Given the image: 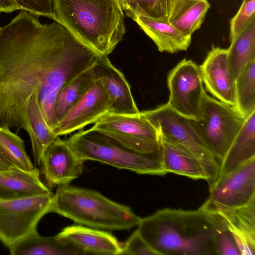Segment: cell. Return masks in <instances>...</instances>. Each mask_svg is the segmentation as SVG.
<instances>
[{"label": "cell", "mask_w": 255, "mask_h": 255, "mask_svg": "<svg viewBox=\"0 0 255 255\" xmlns=\"http://www.w3.org/2000/svg\"><path fill=\"white\" fill-rule=\"evenodd\" d=\"M22 10L0 34V126L27 129L31 96L38 98L53 130V107L60 89L93 66L98 54L59 22L42 24Z\"/></svg>", "instance_id": "6da1fadb"}, {"label": "cell", "mask_w": 255, "mask_h": 255, "mask_svg": "<svg viewBox=\"0 0 255 255\" xmlns=\"http://www.w3.org/2000/svg\"><path fill=\"white\" fill-rule=\"evenodd\" d=\"M137 230L157 255H216L206 211L163 208L140 218Z\"/></svg>", "instance_id": "7a4b0ae2"}, {"label": "cell", "mask_w": 255, "mask_h": 255, "mask_svg": "<svg viewBox=\"0 0 255 255\" xmlns=\"http://www.w3.org/2000/svg\"><path fill=\"white\" fill-rule=\"evenodd\" d=\"M56 20L99 55L108 56L126 33L118 0H53Z\"/></svg>", "instance_id": "3957f363"}, {"label": "cell", "mask_w": 255, "mask_h": 255, "mask_svg": "<svg viewBox=\"0 0 255 255\" xmlns=\"http://www.w3.org/2000/svg\"><path fill=\"white\" fill-rule=\"evenodd\" d=\"M50 212L75 223L104 231H123L137 226L140 217L128 206L95 190L69 184L57 186Z\"/></svg>", "instance_id": "277c9868"}, {"label": "cell", "mask_w": 255, "mask_h": 255, "mask_svg": "<svg viewBox=\"0 0 255 255\" xmlns=\"http://www.w3.org/2000/svg\"><path fill=\"white\" fill-rule=\"evenodd\" d=\"M65 140L85 161H98L139 174H167L158 155L134 152L90 128L79 130Z\"/></svg>", "instance_id": "5b68a950"}, {"label": "cell", "mask_w": 255, "mask_h": 255, "mask_svg": "<svg viewBox=\"0 0 255 255\" xmlns=\"http://www.w3.org/2000/svg\"><path fill=\"white\" fill-rule=\"evenodd\" d=\"M141 113L159 135L180 145L198 159L206 172L209 186L216 180L219 162L200 137L190 119L176 112L167 103Z\"/></svg>", "instance_id": "8992f818"}, {"label": "cell", "mask_w": 255, "mask_h": 255, "mask_svg": "<svg viewBox=\"0 0 255 255\" xmlns=\"http://www.w3.org/2000/svg\"><path fill=\"white\" fill-rule=\"evenodd\" d=\"M245 119L235 108L205 93L200 119L191 122L204 143L220 162Z\"/></svg>", "instance_id": "52a82bcc"}, {"label": "cell", "mask_w": 255, "mask_h": 255, "mask_svg": "<svg viewBox=\"0 0 255 255\" xmlns=\"http://www.w3.org/2000/svg\"><path fill=\"white\" fill-rule=\"evenodd\" d=\"M90 128L134 152L159 155L158 132L141 112L133 115L110 112L103 116Z\"/></svg>", "instance_id": "ba28073f"}, {"label": "cell", "mask_w": 255, "mask_h": 255, "mask_svg": "<svg viewBox=\"0 0 255 255\" xmlns=\"http://www.w3.org/2000/svg\"><path fill=\"white\" fill-rule=\"evenodd\" d=\"M53 195L0 200V241L2 244L8 249L37 231L39 222L50 212Z\"/></svg>", "instance_id": "9c48e42d"}, {"label": "cell", "mask_w": 255, "mask_h": 255, "mask_svg": "<svg viewBox=\"0 0 255 255\" xmlns=\"http://www.w3.org/2000/svg\"><path fill=\"white\" fill-rule=\"evenodd\" d=\"M169 106L191 120L200 118L206 93L199 67L192 60L180 61L168 73Z\"/></svg>", "instance_id": "30bf717a"}, {"label": "cell", "mask_w": 255, "mask_h": 255, "mask_svg": "<svg viewBox=\"0 0 255 255\" xmlns=\"http://www.w3.org/2000/svg\"><path fill=\"white\" fill-rule=\"evenodd\" d=\"M209 187L206 200L220 210L244 206L255 198V157L234 171L218 177Z\"/></svg>", "instance_id": "8fae6325"}, {"label": "cell", "mask_w": 255, "mask_h": 255, "mask_svg": "<svg viewBox=\"0 0 255 255\" xmlns=\"http://www.w3.org/2000/svg\"><path fill=\"white\" fill-rule=\"evenodd\" d=\"M111 110L108 94L100 80L95 78L81 99L57 124L54 131L58 136L71 134L94 124Z\"/></svg>", "instance_id": "7c38bea8"}, {"label": "cell", "mask_w": 255, "mask_h": 255, "mask_svg": "<svg viewBox=\"0 0 255 255\" xmlns=\"http://www.w3.org/2000/svg\"><path fill=\"white\" fill-rule=\"evenodd\" d=\"M84 162L65 140L58 136L42 155L40 172L48 187L67 184L82 174Z\"/></svg>", "instance_id": "4fadbf2b"}, {"label": "cell", "mask_w": 255, "mask_h": 255, "mask_svg": "<svg viewBox=\"0 0 255 255\" xmlns=\"http://www.w3.org/2000/svg\"><path fill=\"white\" fill-rule=\"evenodd\" d=\"M199 67L206 90L218 100L234 106L236 80L230 70L228 49L213 45Z\"/></svg>", "instance_id": "5bb4252c"}, {"label": "cell", "mask_w": 255, "mask_h": 255, "mask_svg": "<svg viewBox=\"0 0 255 255\" xmlns=\"http://www.w3.org/2000/svg\"><path fill=\"white\" fill-rule=\"evenodd\" d=\"M93 67L95 78L100 80L110 99L111 113L133 115L140 112L129 85L108 56L99 55Z\"/></svg>", "instance_id": "9a60e30c"}, {"label": "cell", "mask_w": 255, "mask_h": 255, "mask_svg": "<svg viewBox=\"0 0 255 255\" xmlns=\"http://www.w3.org/2000/svg\"><path fill=\"white\" fill-rule=\"evenodd\" d=\"M60 237L78 248L83 255H122L123 249L117 239L104 230L74 225L64 228Z\"/></svg>", "instance_id": "2e32d148"}, {"label": "cell", "mask_w": 255, "mask_h": 255, "mask_svg": "<svg viewBox=\"0 0 255 255\" xmlns=\"http://www.w3.org/2000/svg\"><path fill=\"white\" fill-rule=\"evenodd\" d=\"M154 42L159 51L175 53L186 50L191 42L187 36L167 21L135 12L130 17Z\"/></svg>", "instance_id": "e0dca14e"}, {"label": "cell", "mask_w": 255, "mask_h": 255, "mask_svg": "<svg viewBox=\"0 0 255 255\" xmlns=\"http://www.w3.org/2000/svg\"><path fill=\"white\" fill-rule=\"evenodd\" d=\"M214 208L225 220L241 255H255V198L237 208L220 210Z\"/></svg>", "instance_id": "ac0fdd59"}, {"label": "cell", "mask_w": 255, "mask_h": 255, "mask_svg": "<svg viewBox=\"0 0 255 255\" xmlns=\"http://www.w3.org/2000/svg\"><path fill=\"white\" fill-rule=\"evenodd\" d=\"M0 192L5 199L43 195H53L40 178L35 167L26 170L16 166L0 170Z\"/></svg>", "instance_id": "d6986e66"}, {"label": "cell", "mask_w": 255, "mask_h": 255, "mask_svg": "<svg viewBox=\"0 0 255 255\" xmlns=\"http://www.w3.org/2000/svg\"><path fill=\"white\" fill-rule=\"evenodd\" d=\"M159 138V157L167 173H173L207 181L206 172L195 156L176 143L160 135Z\"/></svg>", "instance_id": "ffe728a7"}, {"label": "cell", "mask_w": 255, "mask_h": 255, "mask_svg": "<svg viewBox=\"0 0 255 255\" xmlns=\"http://www.w3.org/2000/svg\"><path fill=\"white\" fill-rule=\"evenodd\" d=\"M254 157H255V111L245 119L242 127L226 155L220 162L218 177L234 171Z\"/></svg>", "instance_id": "44dd1931"}, {"label": "cell", "mask_w": 255, "mask_h": 255, "mask_svg": "<svg viewBox=\"0 0 255 255\" xmlns=\"http://www.w3.org/2000/svg\"><path fill=\"white\" fill-rule=\"evenodd\" d=\"M11 255H83L75 246L60 237H42L37 231L8 248Z\"/></svg>", "instance_id": "7402d4cb"}, {"label": "cell", "mask_w": 255, "mask_h": 255, "mask_svg": "<svg viewBox=\"0 0 255 255\" xmlns=\"http://www.w3.org/2000/svg\"><path fill=\"white\" fill-rule=\"evenodd\" d=\"M27 116L26 132L30 139L34 164L38 166L45 149L58 136L46 123L35 95L30 99Z\"/></svg>", "instance_id": "603a6c76"}, {"label": "cell", "mask_w": 255, "mask_h": 255, "mask_svg": "<svg viewBox=\"0 0 255 255\" xmlns=\"http://www.w3.org/2000/svg\"><path fill=\"white\" fill-rule=\"evenodd\" d=\"M93 67L70 81L58 93L53 107L54 116L57 124L77 104L94 83L95 77Z\"/></svg>", "instance_id": "cb8c5ba5"}, {"label": "cell", "mask_w": 255, "mask_h": 255, "mask_svg": "<svg viewBox=\"0 0 255 255\" xmlns=\"http://www.w3.org/2000/svg\"><path fill=\"white\" fill-rule=\"evenodd\" d=\"M210 7L208 0H180L168 21L187 36L199 29Z\"/></svg>", "instance_id": "d4e9b609"}, {"label": "cell", "mask_w": 255, "mask_h": 255, "mask_svg": "<svg viewBox=\"0 0 255 255\" xmlns=\"http://www.w3.org/2000/svg\"><path fill=\"white\" fill-rule=\"evenodd\" d=\"M232 74L236 80L247 65L255 60V20L228 48Z\"/></svg>", "instance_id": "484cf974"}, {"label": "cell", "mask_w": 255, "mask_h": 255, "mask_svg": "<svg viewBox=\"0 0 255 255\" xmlns=\"http://www.w3.org/2000/svg\"><path fill=\"white\" fill-rule=\"evenodd\" d=\"M233 107L244 119L255 111V60L249 63L236 79Z\"/></svg>", "instance_id": "4316f807"}, {"label": "cell", "mask_w": 255, "mask_h": 255, "mask_svg": "<svg viewBox=\"0 0 255 255\" xmlns=\"http://www.w3.org/2000/svg\"><path fill=\"white\" fill-rule=\"evenodd\" d=\"M201 207L207 213L212 226L216 255H241L224 218L207 201Z\"/></svg>", "instance_id": "83f0119b"}, {"label": "cell", "mask_w": 255, "mask_h": 255, "mask_svg": "<svg viewBox=\"0 0 255 255\" xmlns=\"http://www.w3.org/2000/svg\"><path fill=\"white\" fill-rule=\"evenodd\" d=\"M0 151L16 167L26 170L35 168L26 153L24 140L7 127L0 126Z\"/></svg>", "instance_id": "f1b7e54d"}, {"label": "cell", "mask_w": 255, "mask_h": 255, "mask_svg": "<svg viewBox=\"0 0 255 255\" xmlns=\"http://www.w3.org/2000/svg\"><path fill=\"white\" fill-rule=\"evenodd\" d=\"M180 0H134L126 12L130 17L135 12H142L150 16L168 22Z\"/></svg>", "instance_id": "f546056e"}, {"label": "cell", "mask_w": 255, "mask_h": 255, "mask_svg": "<svg viewBox=\"0 0 255 255\" xmlns=\"http://www.w3.org/2000/svg\"><path fill=\"white\" fill-rule=\"evenodd\" d=\"M255 20V0L243 1L237 13L230 22V42L237 39Z\"/></svg>", "instance_id": "4dcf8cb0"}, {"label": "cell", "mask_w": 255, "mask_h": 255, "mask_svg": "<svg viewBox=\"0 0 255 255\" xmlns=\"http://www.w3.org/2000/svg\"><path fill=\"white\" fill-rule=\"evenodd\" d=\"M18 9L54 20L53 0H13Z\"/></svg>", "instance_id": "1f68e13d"}, {"label": "cell", "mask_w": 255, "mask_h": 255, "mask_svg": "<svg viewBox=\"0 0 255 255\" xmlns=\"http://www.w3.org/2000/svg\"><path fill=\"white\" fill-rule=\"evenodd\" d=\"M122 255H157L147 244L136 229L122 244Z\"/></svg>", "instance_id": "d6a6232c"}, {"label": "cell", "mask_w": 255, "mask_h": 255, "mask_svg": "<svg viewBox=\"0 0 255 255\" xmlns=\"http://www.w3.org/2000/svg\"><path fill=\"white\" fill-rule=\"evenodd\" d=\"M17 9L13 0H0V12H10Z\"/></svg>", "instance_id": "836d02e7"}, {"label": "cell", "mask_w": 255, "mask_h": 255, "mask_svg": "<svg viewBox=\"0 0 255 255\" xmlns=\"http://www.w3.org/2000/svg\"><path fill=\"white\" fill-rule=\"evenodd\" d=\"M12 166L14 165L0 151V170L8 169Z\"/></svg>", "instance_id": "e575fe53"}, {"label": "cell", "mask_w": 255, "mask_h": 255, "mask_svg": "<svg viewBox=\"0 0 255 255\" xmlns=\"http://www.w3.org/2000/svg\"><path fill=\"white\" fill-rule=\"evenodd\" d=\"M122 8L126 12L130 8L134 0H118Z\"/></svg>", "instance_id": "d590c367"}, {"label": "cell", "mask_w": 255, "mask_h": 255, "mask_svg": "<svg viewBox=\"0 0 255 255\" xmlns=\"http://www.w3.org/2000/svg\"><path fill=\"white\" fill-rule=\"evenodd\" d=\"M4 200V199L1 193L0 192V200Z\"/></svg>", "instance_id": "8d00e7d4"}, {"label": "cell", "mask_w": 255, "mask_h": 255, "mask_svg": "<svg viewBox=\"0 0 255 255\" xmlns=\"http://www.w3.org/2000/svg\"><path fill=\"white\" fill-rule=\"evenodd\" d=\"M244 1H250V0H243Z\"/></svg>", "instance_id": "74e56055"}, {"label": "cell", "mask_w": 255, "mask_h": 255, "mask_svg": "<svg viewBox=\"0 0 255 255\" xmlns=\"http://www.w3.org/2000/svg\"><path fill=\"white\" fill-rule=\"evenodd\" d=\"M1 28L2 27L0 26V32H1Z\"/></svg>", "instance_id": "f35d334b"}]
</instances>
